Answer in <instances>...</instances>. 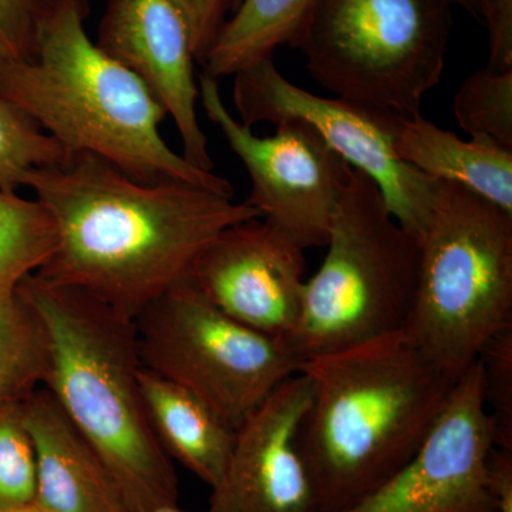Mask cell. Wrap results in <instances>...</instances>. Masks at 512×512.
Here are the masks:
<instances>
[{"label":"cell","mask_w":512,"mask_h":512,"mask_svg":"<svg viewBox=\"0 0 512 512\" xmlns=\"http://www.w3.org/2000/svg\"><path fill=\"white\" fill-rule=\"evenodd\" d=\"M26 187L57 227L55 254L36 275L133 320L188 281L225 228L261 217L247 202L181 181L143 183L87 153L35 171Z\"/></svg>","instance_id":"6da1fadb"},{"label":"cell","mask_w":512,"mask_h":512,"mask_svg":"<svg viewBox=\"0 0 512 512\" xmlns=\"http://www.w3.org/2000/svg\"><path fill=\"white\" fill-rule=\"evenodd\" d=\"M311 400L298 447L322 512H338L420 450L457 382L406 333L306 359Z\"/></svg>","instance_id":"7a4b0ae2"},{"label":"cell","mask_w":512,"mask_h":512,"mask_svg":"<svg viewBox=\"0 0 512 512\" xmlns=\"http://www.w3.org/2000/svg\"><path fill=\"white\" fill-rule=\"evenodd\" d=\"M89 0H53L32 60L0 57V93L69 153L107 161L143 183L181 181L234 197L161 136L167 111L146 84L90 39Z\"/></svg>","instance_id":"3957f363"},{"label":"cell","mask_w":512,"mask_h":512,"mask_svg":"<svg viewBox=\"0 0 512 512\" xmlns=\"http://www.w3.org/2000/svg\"><path fill=\"white\" fill-rule=\"evenodd\" d=\"M16 291L45 329L43 387L99 454L128 512L177 504L173 460L158 443L144 407L134 320L36 274Z\"/></svg>","instance_id":"277c9868"},{"label":"cell","mask_w":512,"mask_h":512,"mask_svg":"<svg viewBox=\"0 0 512 512\" xmlns=\"http://www.w3.org/2000/svg\"><path fill=\"white\" fill-rule=\"evenodd\" d=\"M419 282L403 332L458 382L512 326V215L439 181L420 237Z\"/></svg>","instance_id":"5b68a950"},{"label":"cell","mask_w":512,"mask_h":512,"mask_svg":"<svg viewBox=\"0 0 512 512\" xmlns=\"http://www.w3.org/2000/svg\"><path fill=\"white\" fill-rule=\"evenodd\" d=\"M325 247L291 338L303 360L402 332L419 282L420 238L394 220L377 185L355 168Z\"/></svg>","instance_id":"8992f818"},{"label":"cell","mask_w":512,"mask_h":512,"mask_svg":"<svg viewBox=\"0 0 512 512\" xmlns=\"http://www.w3.org/2000/svg\"><path fill=\"white\" fill-rule=\"evenodd\" d=\"M451 28L450 0H315L291 46L336 97L414 117L440 83Z\"/></svg>","instance_id":"52a82bcc"},{"label":"cell","mask_w":512,"mask_h":512,"mask_svg":"<svg viewBox=\"0 0 512 512\" xmlns=\"http://www.w3.org/2000/svg\"><path fill=\"white\" fill-rule=\"evenodd\" d=\"M141 365L197 394L235 430L303 357L220 311L190 281L175 285L134 319Z\"/></svg>","instance_id":"ba28073f"},{"label":"cell","mask_w":512,"mask_h":512,"mask_svg":"<svg viewBox=\"0 0 512 512\" xmlns=\"http://www.w3.org/2000/svg\"><path fill=\"white\" fill-rule=\"evenodd\" d=\"M511 505L512 451L495 443L478 360L413 458L338 512H503Z\"/></svg>","instance_id":"9c48e42d"},{"label":"cell","mask_w":512,"mask_h":512,"mask_svg":"<svg viewBox=\"0 0 512 512\" xmlns=\"http://www.w3.org/2000/svg\"><path fill=\"white\" fill-rule=\"evenodd\" d=\"M234 103L247 127L262 121L274 126L292 120L308 123L350 167L377 185L394 220L421 237L439 181L397 156L394 136L400 114L306 92L282 76L274 57L234 74Z\"/></svg>","instance_id":"30bf717a"},{"label":"cell","mask_w":512,"mask_h":512,"mask_svg":"<svg viewBox=\"0 0 512 512\" xmlns=\"http://www.w3.org/2000/svg\"><path fill=\"white\" fill-rule=\"evenodd\" d=\"M198 87L208 119L247 168L245 202L303 249L325 247L353 168L305 121H285L259 137L229 113L218 80L201 74Z\"/></svg>","instance_id":"8fae6325"},{"label":"cell","mask_w":512,"mask_h":512,"mask_svg":"<svg viewBox=\"0 0 512 512\" xmlns=\"http://www.w3.org/2000/svg\"><path fill=\"white\" fill-rule=\"evenodd\" d=\"M305 249L266 221L225 228L204 249L188 281L249 328L291 340L301 316Z\"/></svg>","instance_id":"7c38bea8"},{"label":"cell","mask_w":512,"mask_h":512,"mask_svg":"<svg viewBox=\"0 0 512 512\" xmlns=\"http://www.w3.org/2000/svg\"><path fill=\"white\" fill-rule=\"evenodd\" d=\"M97 46L124 64L173 119L183 157L214 171L208 138L198 120L200 87L187 18L175 0H107Z\"/></svg>","instance_id":"4fadbf2b"},{"label":"cell","mask_w":512,"mask_h":512,"mask_svg":"<svg viewBox=\"0 0 512 512\" xmlns=\"http://www.w3.org/2000/svg\"><path fill=\"white\" fill-rule=\"evenodd\" d=\"M309 400L311 384L299 372L238 427L208 512H322L298 447Z\"/></svg>","instance_id":"5bb4252c"},{"label":"cell","mask_w":512,"mask_h":512,"mask_svg":"<svg viewBox=\"0 0 512 512\" xmlns=\"http://www.w3.org/2000/svg\"><path fill=\"white\" fill-rule=\"evenodd\" d=\"M36 454L35 504L45 512H128L103 461L45 387L20 402Z\"/></svg>","instance_id":"9a60e30c"},{"label":"cell","mask_w":512,"mask_h":512,"mask_svg":"<svg viewBox=\"0 0 512 512\" xmlns=\"http://www.w3.org/2000/svg\"><path fill=\"white\" fill-rule=\"evenodd\" d=\"M394 150L427 177L460 185L512 215V150L487 138L461 140L421 114L400 117Z\"/></svg>","instance_id":"2e32d148"},{"label":"cell","mask_w":512,"mask_h":512,"mask_svg":"<svg viewBox=\"0 0 512 512\" xmlns=\"http://www.w3.org/2000/svg\"><path fill=\"white\" fill-rule=\"evenodd\" d=\"M140 387L151 429L171 460L214 488L224 476L237 430L197 394L141 367Z\"/></svg>","instance_id":"e0dca14e"},{"label":"cell","mask_w":512,"mask_h":512,"mask_svg":"<svg viewBox=\"0 0 512 512\" xmlns=\"http://www.w3.org/2000/svg\"><path fill=\"white\" fill-rule=\"evenodd\" d=\"M315 0H241L202 62L204 76H234L292 45Z\"/></svg>","instance_id":"ac0fdd59"},{"label":"cell","mask_w":512,"mask_h":512,"mask_svg":"<svg viewBox=\"0 0 512 512\" xmlns=\"http://www.w3.org/2000/svg\"><path fill=\"white\" fill-rule=\"evenodd\" d=\"M56 248V222L46 205L0 188V298L42 271Z\"/></svg>","instance_id":"d6986e66"},{"label":"cell","mask_w":512,"mask_h":512,"mask_svg":"<svg viewBox=\"0 0 512 512\" xmlns=\"http://www.w3.org/2000/svg\"><path fill=\"white\" fill-rule=\"evenodd\" d=\"M47 367L45 329L19 292L0 298V410L43 386Z\"/></svg>","instance_id":"ffe728a7"},{"label":"cell","mask_w":512,"mask_h":512,"mask_svg":"<svg viewBox=\"0 0 512 512\" xmlns=\"http://www.w3.org/2000/svg\"><path fill=\"white\" fill-rule=\"evenodd\" d=\"M28 114L0 93V188L16 192L26 187L30 174L57 167L72 157Z\"/></svg>","instance_id":"44dd1931"},{"label":"cell","mask_w":512,"mask_h":512,"mask_svg":"<svg viewBox=\"0 0 512 512\" xmlns=\"http://www.w3.org/2000/svg\"><path fill=\"white\" fill-rule=\"evenodd\" d=\"M458 126L471 138H487L512 150V70L481 67L464 80L454 96Z\"/></svg>","instance_id":"7402d4cb"},{"label":"cell","mask_w":512,"mask_h":512,"mask_svg":"<svg viewBox=\"0 0 512 512\" xmlns=\"http://www.w3.org/2000/svg\"><path fill=\"white\" fill-rule=\"evenodd\" d=\"M36 454L20 403L0 410V510L35 503Z\"/></svg>","instance_id":"603a6c76"},{"label":"cell","mask_w":512,"mask_h":512,"mask_svg":"<svg viewBox=\"0 0 512 512\" xmlns=\"http://www.w3.org/2000/svg\"><path fill=\"white\" fill-rule=\"evenodd\" d=\"M478 360L484 370L485 403L495 443L501 450L512 451V326L491 339Z\"/></svg>","instance_id":"cb8c5ba5"},{"label":"cell","mask_w":512,"mask_h":512,"mask_svg":"<svg viewBox=\"0 0 512 512\" xmlns=\"http://www.w3.org/2000/svg\"><path fill=\"white\" fill-rule=\"evenodd\" d=\"M53 0H0V57L32 60Z\"/></svg>","instance_id":"d4e9b609"},{"label":"cell","mask_w":512,"mask_h":512,"mask_svg":"<svg viewBox=\"0 0 512 512\" xmlns=\"http://www.w3.org/2000/svg\"><path fill=\"white\" fill-rule=\"evenodd\" d=\"M190 25L195 59L204 62L225 25L234 0H175Z\"/></svg>","instance_id":"484cf974"},{"label":"cell","mask_w":512,"mask_h":512,"mask_svg":"<svg viewBox=\"0 0 512 512\" xmlns=\"http://www.w3.org/2000/svg\"><path fill=\"white\" fill-rule=\"evenodd\" d=\"M483 23L490 33V59L487 67L512 70V0H487Z\"/></svg>","instance_id":"4316f807"},{"label":"cell","mask_w":512,"mask_h":512,"mask_svg":"<svg viewBox=\"0 0 512 512\" xmlns=\"http://www.w3.org/2000/svg\"><path fill=\"white\" fill-rule=\"evenodd\" d=\"M451 5L460 6L468 15L473 16L478 22L483 23V15L487 0H450Z\"/></svg>","instance_id":"83f0119b"},{"label":"cell","mask_w":512,"mask_h":512,"mask_svg":"<svg viewBox=\"0 0 512 512\" xmlns=\"http://www.w3.org/2000/svg\"><path fill=\"white\" fill-rule=\"evenodd\" d=\"M0 512H45L42 508L37 507L35 503L28 505H20V507L3 508Z\"/></svg>","instance_id":"f1b7e54d"},{"label":"cell","mask_w":512,"mask_h":512,"mask_svg":"<svg viewBox=\"0 0 512 512\" xmlns=\"http://www.w3.org/2000/svg\"><path fill=\"white\" fill-rule=\"evenodd\" d=\"M141 512H187V511H183V510H181V508H178L177 504H170V505H160V507L150 508V510L141 511Z\"/></svg>","instance_id":"f546056e"},{"label":"cell","mask_w":512,"mask_h":512,"mask_svg":"<svg viewBox=\"0 0 512 512\" xmlns=\"http://www.w3.org/2000/svg\"><path fill=\"white\" fill-rule=\"evenodd\" d=\"M239 2H241V0H234V8H232V12H234V10L237 9V6L239 5Z\"/></svg>","instance_id":"4dcf8cb0"},{"label":"cell","mask_w":512,"mask_h":512,"mask_svg":"<svg viewBox=\"0 0 512 512\" xmlns=\"http://www.w3.org/2000/svg\"><path fill=\"white\" fill-rule=\"evenodd\" d=\"M503 512H512V505H511V507L505 508V510Z\"/></svg>","instance_id":"1f68e13d"}]
</instances>
